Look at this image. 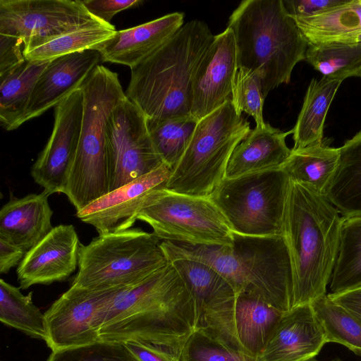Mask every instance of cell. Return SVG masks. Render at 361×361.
Wrapping results in <instances>:
<instances>
[{
    "label": "cell",
    "instance_id": "6da1fadb",
    "mask_svg": "<svg viewBox=\"0 0 361 361\" xmlns=\"http://www.w3.org/2000/svg\"><path fill=\"white\" fill-rule=\"evenodd\" d=\"M196 328L193 298L173 264L145 280L123 288L108 308L101 340L138 341L179 359Z\"/></svg>",
    "mask_w": 361,
    "mask_h": 361
},
{
    "label": "cell",
    "instance_id": "7a4b0ae2",
    "mask_svg": "<svg viewBox=\"0 0 361 361\" xmlns=\"http://www.w3.org/2000/svg\"><path fill=\"white\" fill-rule=\"evenodd\" d=\"M341 221L324 195L290 180L282 235L293 269V308L326 294L338 255Z\"/></svg>",
    "mask_w": 361,
    "mask_h": 361
},
{
    "label": "cell",
    "instance_id": "3957f363",
    "mask_svg": "<svg viewBox=\"0 0 361 361\" xmlns=\"http://www.w3.org/2000/svg\"><path fill=\"white\" fill-rule=\"evenodd\" d=\"M214 38L204 22L192 20L185 23L149 57L130 69L126 97L147 118L190 114L195 70Z\"/></svg>",
    "mask_w": 361,
    "mask_h": 361
},
{
    "label": "cell",
    "instance_id": "277c9868",
    "mask_svg": "<svg viewBox=\"0 0 361 361\" xmlns=\"http://www.w3.org/2000/svg\"><path fill=\"white\" fill-rule=\"evenodd\" d=\"M238 68L257 75L265 97L288 84L295 65L305 60L308 42L286 12L282 0H245L228 21Z\"/></svg>",
    "mask_w": 361,
    "mask_h": 361
},
{
    "label": "cell",
    "instance_id": "5b68a950",
    "mask_svg": "<svg viewBox=\"0 0 361 361\" xmlns=\"http://www.w3.org/2000/svg\"><path fill=\"white\" fill-rule=\"evenodd\" d=\"M81 89V130L64 193L76 212L109 192L106 124L113 110L126 97L118 74L102 65L92 71Z\"/></svg>",
    "mask_w": 361,
    "mask_h": 361
},
{
    "label": "cell",
    "instance_id": "8992f818",
    "mask_svg": "<svg viewBox=\"0 0 361 361\" xmlns=\"http://www.w3.org/2000/svg\"><path fill=\"white\" fill-rule=\"evenodd\" d=\"M152 233L139 228L99 235L81 244L71 286L92 290L137 284L169 262Z\"/></svg>",
    "mask_w": 361,
    "mask_h": 361
},
{
    "label": "cell",
    "instance_id": "52a82bcc",
    "mask_svg": "<svg viewBox=\"0 0 361 361\" xmlns=\"http://www.w3.org/2000/svg\"><path fill=\"white\" fill-rule=\"evenodd\" d=\"M250 123L231 99L200 119L164 188L182 194L210 197L226 178L236 146L250 133Z\"/></svg>",
    "mask_w": 361,
    "mask_h": 361
},
{
    "label": "cell",
    "instance_id": "ba28073f",
    "mask_svg": "<svg viewBox=\"0 0 361 361\" xmlns=\"http://www.w3.org/2000/svg\"><path fill=\"white\" fill-rule=\"evenodd\" d=\"M290 179L282 169L221 182L210 198L233 232L252 236L282 235Z\"/></svg>",
    "mask_w": 361,
    "mask_h": 361
},
{
    "label": "cell",
    "instance_id": "9c48e42d",
    "mask_svg": "<svg viewBox=\"0 0 361 361\" xmlns=\"http://www.w3.org/2000/svg\"><path fill=\"white\" fill-rule=\"evenodd\" d=\"M138 220L159 240L193 245H233V232L210 197L182 194L160 187L145 197Z\"/></svg>",
    "mask_w": 361,
    "mask_h": 361
},
{
    "label": "cell",
    "instance_id": "30bf717a",
    "mask_svg": "<svg viewBox=\"0 0 361 361\" xmlns=\"http://www.w3.org/2000/svg\"><path fill=\"white\" fill-rule=\"evenodd\" d=\"M243 293L260 298L282 312L293 309L291 260L283 235L252 236L233 232Z\"/></svg>",
    "mask_w": 361,
    "mask_h": 361
},
{
    "label": "cell",
    "instance_id": "8fae6325",
    "mask_svg": "<svg viewBox=\"0 0 361 361\" xmlns=\"http://www.w3.org/2000/svg\"><path fill=\"white\" fill-rule=\"evenodd\" d=\"M106 155L109 192L164 164L152 144L147 117L126 96L107 121Z\"/></svg>",
    "mask_w": 361,
    "mask_h": 361
},
{
    "label": "cell",
    "instance_id": "7c38bea8",
    "mask_svg": "<svg viewBox=\"0 0 361 361\" xmlns=\"http://www.w3.org/2000/svg\"><path fill=\"white\" fill-rule=\"evenodd\" d=\"M169 263L179 272L193 298L195 329L231 348L246 353L236 335L235 312L238 295L231 284L202 263L189 259Z\"/></svg>",
    "mask_w": 361,
    "mask_h": 361
},
{
    "label": "cell",
    "instance_id": "4fadbf2b",
    "mask_svg": "<svg viewBox=\"0 0 361 361\" xmlns=\"http://www.w3.org/2000/svg\"><path fill=\"white\" fill-rule=\"evenodd\" d=\"M100 23L80 0H0V35L25 46Z\"/></svg>",
    "mask_w": 361,
    "mask_h": 361
},
{
    "label": "cell",
    "instance_id": "5bb4252c",
    "mask_svg": "<svg viewBox=\"0 0 361 361\" xmlns=\"http://www.w3.org/2000/svg\"><path fill=\"white\" fill-rule=\"evenodd\" d=\"M122 288L92 290L71 286L44 314L47 345L53 351L100 341L108 308Z\"/></svg>",
    "mask_w": 361,
    "mask_h": 361
},
{
    "label": "cell",
    "instance_id": "9a60e30c",
    "mask_svg": "<svg viewBox=\"0 0 361 361\" xmlns=\"http://www.w3.org/2000/svg\"><path fill=\"white\" fill-rule=\"evenodd\" d=\"M54 108L52 133L31 169L35 183L49 195L66 191L81 130L83 114L81 86Z\"/></svg>",
    "mask_w": 361,
    "mask_h": 361
},
{
    "label": "cell",
    "instance_id": "2e32d148",
    "mask_svg": "<svg viewBox=\"0 0 361 361\" xmlns=\"http://www.w3.org/2000/svg\"><path fill=\"white\" fill-rule=\"evenodd\" d=\"M238 70L234 37L226 27L214 35L195 70L190 114L200 121L231 100Z\"/></svg>",
    "mask_w": 361,
    "mask_h": 361
},
{
    "label": "cell",
    "instance_id": "e0dca14e",
    "mask_svg": "<svg viewBox=\"0 0 361 361\" xmlns=\"http://www.w3.org/2000/svg\"><path fill=\"white\" fill-rule=\"evenodd\" d=\"M172 169L163 164L141 176L94 200L81 210L77 217L92 225L99 235L131 228L145 197L152 190L164 187Z\"/></svg>",
    "mask_w": 361,
    "mask_h": 361
},
{
    "label": "cell",
    "instance_id": "ac0fdd59",
    "mask_svg": "<svg viewBox=\"0 0 361 361\" xmlns=\"http://www.w3.org/2000/svg\"><path fill=\"white\" fill-rule=\"evenodd\" d=\"M80 245L73 225L54 227L19 264L16 272L20 288L49 285L69 278L78 267Z\"/></svg>",
    "mask_w": 361,
    "mask_h": 361
},
{
    "label": "cell",
    "instance_id": "d6986e66",
    "mask_svg": "<svg viewBox=\"0 0 361 361\" xmlns=\"http://www.w3.org/2000/svg\"><path fill=\"white\" fill-rule=\"evenodd\" d=\"M326 343L310 304L283 314L257 357V361H304L314 357Z\"/></svg>",
    "mask_w": 361,
    "mask_h": 361
},
{
    "label": "cell",
    "instance_id": "ffe728a7",
    "mask_svg": "<svg viewBox=\"0 0 361 361\" xmlns=\"http://www.w3.org/2000/svg\"><path fill=\"white\" fill-rule=\"evenodd\" d=\"M100 61V53L95 49L51 60L33 89L24 123L41 116L80 87Z\"/></svg>",
    "mask_w": 361,
    "mask_h": 361
},
{
    "label": "cell",
    "instance_id": "44dd1931",
    "mask_svg": "<svg viewBox=\"0 0 361 361\" xmlns=\"http://www.w3.org/2000/svg\"><path fill=\"white\" fill-rule=\"evenodd\" d=\"M184 14L174 12L140 25L116 31L94 49L102 61L133 68L145 60L184 24Z\"/></svg>",
    "mask_w": 361,
    "mask_h": 361
},
{
    "label": "cell",
    "instance_id": "7402d4cb",
    "mask_svg": "<svg viewBox=\"0 0 361 361\" xmlns=\"http://www.w3.org/2000/svg\"><path fill=\"white\" fill-rule=\"evenodd\" d=\"M49 196L43 190L21 198L11 197L0 210V239L25 253L39 243L54 228Z\"/></svg>",
    "mask_w": 361,
    "mask_h": 361
},
{
    "label": "cell",
    "instance_id": "603a6c76",
    "mask_svg": "<svg viewBox=\"0 0 361 361\" xmlns=\"http://www.w3.org/2000/svg\"><path fill=\"white\" fill-rule=\"evenodd\" d=\"M267 123L256 127L235 148L226 172V178L282 168L291 149L286 142L288 135Z\"/></svg>",
    "mask_w": 361,
    "mask_h": 361
},
{
    "label": "cell",
    "instance_id": "cb8c5ba5",
    "mask_svg": "<svg viewBox=\"0 0 361 361\" xmlns=\"http://www.w3.org/2000/svg\"><path fill=\"white\" fill-rule=\"evenodd\" d=\"M324 196L343 217L361 215V130L339 147L338 164Z\"/></svg>",
    "mask_w": 361,
    "mask_h": 361
},
{
    "label": "cell",
    "instance_id": "d4e9b609",
    "mask_svg": "<svg viewBox=\"0 0 361 361\" xmlns=\"http://www.w3.org/2000/svg\"><path fill=\"white\" fill-rule=\"evenodd\" d=\"M50 61H28L0 77V122L6 130L24 123L33 89Z\"/></svg>",
    "mask_w": 361,
    "mask_h": 361
},
{
    "label": "cell",
    "instance_id": "484cf974",
    "mask_svg": "<svg viewBox=\"0 0 361 361\" xmlns=\"http://www.w3.org/2000/svg\"><path fill=\"white\" fill-rule=\"evenodd\" d=\"M259 297L240 293L237 296L235 326L244 351L257 357L283 314Z\"/></svg>",
    "mask_w": 361,
    "mask_h": 361
},
{
    "label": "cell",
    "instance_id": "4316f807",
    "mask_svg": "<svg viewBox=\"0 0 361 361\" xmlns=\"http://www.w3.org/2000/svg\"><path fill=\"white\" fill-rule=\"evenodd\" d=\"M341 82L324 77L311 80L298 120L291 130L294 141L292 150L323 142L326 116Z\"/></svg>",
    "mask_w": 361,
    "mask_h": 361
},
{
    "label": "cell",
    "instance_id": "83f0119b",
    "mask_svg": "<svg viewBox=\"0 0 361 361\" xmlns=\"http://www.w3.org/2000/svg\"><path fill=\"white\" fill-rule=\"evenodd\" d=\"M294 20L308 43H350L361 33V1L348 0L324 13Z\"/></svg>",
    "mask_w": 361,
    "mask_h": 361
},
{
    "label": "cell",
    "instance_id": "f1b7e54d",
    "mask_svg": "<svg viewBox=\"0 0 361 361\" xmlns=\"http://www.w3.org/2000/svg\"><path fill=\"white\" fill-rule=\"evenodd\" d=\"M338 159L339 148L329 147L322 142L300 149H291L282 169L290 180L325 195Z\"/></svg>",
    "mask_w": 361,
    "mask_h": 361
},
{
    "label": "cell",
    "instance_id": "f546056e",
    "mask_svg": "<svg viewBox=\"0 0 361 361\" xmlns=\"http://www.w3.org/2000/svg\"><path fill=\"white\" fill-rule=\"evenodd\" d=\"M112 24L100 23L80 27L24 47L28 61H51L68 54L94 49L116 32Z\"/></svg>",
    "mask_w": 361,
    "mask_h": 361
},
{
    "label": "cell",
    "instance_id": "4dcf8cb0",
    "mask_svg": "<svg viewBox=\"0 0 361 361\" xmlns=\"http://www.w3.org/2000/svg\"><path fill=\"white\" fill-rule=\"evenodd\" d=\"M304 61L330 80L361 78V42L309 43Z\"/></svg>",
    "mask_w": 361,
    "mask_h": 361
},
{
    "label": "cell",
    "instance_id": "1f68e13d",
    "mask_svg": "<svg viewBox=\"0 0 361 361\" xmlns=\"http://www.w3.org/2000/svg\"><path fill=\"white\" fill-rule=\"evenodd\" d=\"M361 286V215L343 217L339 249L331 278V293Z\"/></svg>",
    "mask_w": 361,
    "mask_h": 361
},
{
    "label": "cell",
    "instance_id": "d6a6232c",
    "mask_svg": "<svg viewBox=\"0 0 361 361\" xmlns=\"http://www.w3.org/2000/svg\"><path fill=\"white\" fill-rule=\"evenodd\" d=\"M32 294L24 295L20 288L0 279V321L35 338L47 341L44 314L32 300Z\"/></svg>",
    "mask_w": 361,
    "mask_h": 361
},
{
    "label": "cell",
    "instance_id": "836d02e7",
    "mask_svg": "<svg viewBox=\"0 0 361 361\" xmlns=\"http://www.w3.org/2000/svg\"><path fill=\"white\" fill-rule=\"evenodd\" d=\"M198 121L192 114L161 119L147 118L152 144L163 162L172 170L188 147Z\"/></svg>",
    "mask_w": 361,
    "mask_h": 361
},
{
    "label": "cell",
    "instance_id": "e575fe53",
    "mask_svg": "<svg viewBox=\"0 0 361 361\" xmlns=\"http://www.w3.org/2000/svg\"><path fill=\"white\" fill-rule=\"evenodd\" d=\"M310 305L323 329L326 343L341 344L361 356V322L326 294Z\"/></svg>",
    "mask_w": 361,
    "mask_h": 361
},
{
    "label": "cell",
    "instance_id": "d590c367",
    "mask_svg": "<svg viewBox=\"0 0 361 361\" xmlns=\"http://www.w3.org/2000/svg\"><path fill=\"white\" fill-rule=\"evenodd\" d=\"M180 361H257V357L231 348L195 329L182 349Z\"/></svg>",
    "mask_w": 361,
    "mask_h": 361
},
{
    "label": "cell",
    "instance_id": "8d00e7d4",
    "mask_svg": "<svg viewBox=\"0 0 361 361\" xmlns=\"http://www.w3.org/2000/svg\"><path fill=\"white\" fill-rule=\"evenodd\" d=\"M265 96L259 77L253 73L238 68L234 81L231 101L238 114L251 116L256 127H264L263 106Z\"/></svg>",
    "mask_w": 361,
    "mask_h": 361
},
{
    "label": "cell",
    "instance_id": "74e56055",
    "mask_svg": "<svg viewBox=\"0 0 361 361\" xmlns=\"http://www.w3.org/2000/svg\"><path fill=\"white\" fill-rule=\"evenodd\" d=\"M47 361H137L123 343L100 340L53 350Z\"/></svg>",
    "mask_w": 361,
    "mask_h": 361
},
{
    "label": "cell",
    "instance_id": "f35d334b",
    "mask_svg": "<svg viewBox=\"0 0 361 361\" xmlns=\"http://www.w3.org/2000/svg\"><path fill=\"white\" fill-rule=\"evenodd\" d=\"M286 13L293 20L315 16L341 6L348 0H282Z\"/></svg>",
    "mask_w": 361,
    "mask_h": 361
},
{
    "label": "cell",
    "instance_id": "ab89813d",
    "mask_svg": "<svg viewBox=\"0 0 361 361\" xmlns=\"http://www.w3.org/2000/svg\"><path fill=\"white\" fill-rule=\"evenodd\" d=\"M24 42L18 37L0 35V77L25 61Z\"/></svg>",
    "mask_w": 361,
    "mask_h": 361
},
{
    "label": "cell",
    "instance_id": "60d3db41",
    "mask_svg": "<svg viewBox=\"0 0 361 361\" xmlns=\"http://www.w3.org/2000/svg\"><path fill=\"white\" fill-rule=\"evenodd\" d=\"M87 11L99 20L111 24L114 16L128 8L137 7L142 0H80Z\"/></svg>",
    "mask_w": 361,
    "mask_h": 361
},
{
    "label": "cell",
    "instance_id": "b9f144b4",
    "mask_svg": "<svg viewBox=\"0 0 361 361\" xmlns=\"http://www.w3.org/2000/svg\"><path fill=\"white\" fill-rule=\"evenodd\" d=\"M123 344L137 361H180L176 357L151 345L128 341Z\"/></svg>",
    "mask_w": 361,
    "mask_h": 361
},
{
    "label": "cell",
    "instance_id": "7bdbcfd3",
    "mask_svg": "<svg viewBox=\"0 0 361 361\" xmlns=\"http://www.w3.org/2000/svg\"><path fill=\"white\" fill-rule=\"evenodd\" d=\"M328 296L361 322V286L341 293H329Z\"/></svg>",
    "mask_w": 361,
    "mask_h": 361
},
{
    "label": "cell",
    "instance_id": "ee69618b",
    "mask_svg": "<svg viewBox=\"0 0 361 361\" xmlns=\"http://www.w3.org/2000/svg\"><path fill=\"white\" fill-rule=\"evenodd\" d=\"M25 255L22 248L0 239V273L7 274L12 268L19 265Z\"/></svg>",
    "mask_w": 361,
    "mask_h": 361
},
{
    "label": "cell",
    "instance_id": "f6af8a7d",
    "mask_svg": "<svg viewBox=\"0 0 361 361\" xmlns=\"http://www.w3.org/2000/svg\"><path fill=\"white\" fill-rule=\"evenodd\" d=\"M361 42V33L353 38L350 43Z\"/></svg>",
    "mask_w": 361,
    "mask_h": 361
},
{
    "label": "cell",
    "instance_id": "bcb514c9",
    "mask_svg": "<svg viewBox=\"0 0 361 361\" xmlns=\"http://www.w3.org/2000/svg\"><path fill=\"white\" fill-rule=\"evenodd\" d=\"M304 361H319V360H317L314 357H312V358H310V359H308V360H304ZM330 361H342V360L340 358H338V357H336L334 360H330Z\"/></svg>",
    "mask_w": 361,
    "mask_h": 361
},
{
    "label": "cell",
    "instance_id": "7dc6e473",
    "mask_svg": "<svg viewBox=\"0 0 361 361\" xmlns=\"http://www.w3.org/2000/svg\"><path fill=\"white\" fill-rule=\"evenodd\" d=\"M361 1V0H360Z\"/></svg>",
    "mask_w": 361,
    "mask_h": 361
}]
</instances>
